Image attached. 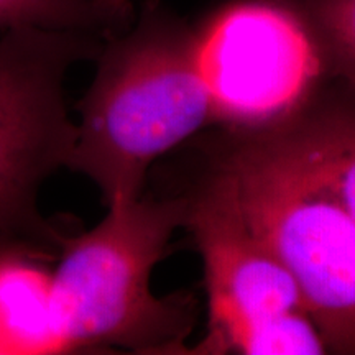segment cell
Segmentation results:
<instances>
[{
  "instance_id": "1",
  "label": "cell",
  "mask_w": 355,
  "mask_h": 355,
  "mask_svg": "<svg viewBox=\"0 0 355 355\" xmlns=\"http://www.w3.org/2000/svg\"><path fill=\"white\" fill-rule=\"evenodd\" d=\"M96 63L66 168L91 180L112 206L141 196L153 163L211 125V109L193 26L158 0L105 38Z\"/></svg>"
},
{
  "instance_id": "2",
  "label": "cell",
  "mask_w": 355,
  "mask_h": 355,
  "mask_svg": "<svg viewBox=\"0 0 355 355\" xmlns=\"http://www.w3.org/2000/svg\"><path fill=\"white\" fill-rule=\"evenodd\" d=\"M227 135L216 166L247 224L296 279L327 352L355 355V219L303 123Z\"/></svg>"
},
{
  "instance_id": "3",
  "label": "cell",
  "mask_w": 355,
  "mask_h": 355,
  "mask_svg": "<svg viewBox=\"0 0 355 355\" xmlns=\"http://www.w3.org/2000/svg\"><path fill=\"white\" fill-rule=\"evenodd\" d=\"M107 209L96 227L64 235L58 250L51 290L66 352L119 347L184 355L198 300L188 291L157 296L152 273L184 227L188 198L139 196Z\"/></svg>"
},
{
  "instance_id": "4",
  "label": "cell",
  "mask_w": 355,
  "mask_h": 355,
  "mask_svg": "<svg viewBox=\"0 0 355 355\" xmlns=\"http://www.w3.org/2000/svg\"><path fill=\"white\" fill-rule=\"evenodd\" d=\"M191 26L211 125L230 135L290 125L336 84L300 0H225Z\"/></svg>"
},
{
  "instance_id": "5",
  "label": "cell",
  "mask_w": 355,
  "mask_h": 355,
  "mask_svg": "<svg viewBox=\"0 0 355 355\" xmlns=\"http://www.w3.org/2000/svg\"><path fill=\"white\" fill-rule=\"evenodd\" d=\"M104 35L17 26L0 38V245L56 259L64 234L44 219L40 189L66 168L76 122L66 107L64 79L96 60Z\"/></svg>"
},
{
  "instance_id": "6",
  "label": "cell",
  "mask_w": 355,
  "mask_h": 355,
  "mask_svg": "<svg viewBox=\"0 0 355 355\" xmlns=\"http://www.w3.org/2000/svg\"><path fill=\"white\" fill-rule=\"evenodd\" d=\"M186 198L184 227L202 260L207 329L184 355L329 354L296 279L247 224L232 178L216 166Z\"/></svg>"
},
{
  "instance_id": "7",
  "label": "cell",
  "mask_w": 355,
  "mask_h": 355,
  "mask_svg": "<svg viewBox=\"0 0 355 355\" xmlns=\"http://www.w3.org/2000/svg\"><path fill=\"white\" fill-rule=\"evenodd\" d=\"M26 252L0 254V352H66L53 304L51 272Z\"/></svg>"
},
{
  "instance_id": "8",
  "label": "cell",
  "mask_w": 355,
  "mask_h": 355,
  "mask_svg": "<svg viewBox=\"0 0 355 355\" xmlns=\"http://www.w3.org/2000/svg\"><path fill=\"white\" fill-rule=\"evenodd\" d=\"M300 121L355 219V99L334 84Z\"/></svg>"
},
{
  "instance_id": "9",
  "label": "cell",
  "mask_w": 355,
  "mask_h": 355,
  "mask_svg": "<svg viewBox=\"0 0 355 355\" xmlns=\"http://www.w3.org/2000/svg\"><path fill=\"white\" fill-rule=\"evenodd\" d=\"M133 15V8L110 0H0V32L40 26L110 37L127 28Z\"/></svg>"
},
{
  "instance_id": "10",
  "label": "cell",
  "mask_w": 355,
  "mask_h": 355,
  "mask_svg": "<svg viewBox=\"0 0 355 355\" xmlns=\"http://www.w3.org/2000/svg\"><path fill=\"white\" fill-rule=\"evenodd\" d=\"M329 55L334 83L355 99V0H300Z\"/></svg>"
},
{
  "instance_id": "11",
  "label": "cell",
  "mask_w": 355,
  "mask_h": 355,
  "mask_svg": "<svg viewBox=\"0 0 355 355\" xmlns=\"http://www.w3.org/2000/svg\"><path fill=\"white\" fill-rule=\"evenodd\" d=\"M110 2L123 8H133V0H110Z\"/></svg>"
},
{
  "instance_id": "12",
  "label": "cell",
  "mask_w": 355,
  "mask_h": 355,
  "mask_svg": "<svg viewBox=\"0 0 355 355\" xmlns=\"http://www.w3.org/2000/svg\"><path fill=\"white\" fill-rule=\"evenodd\" d=\"M6 252H24V250H17V248H10V247H2V245H0V254H6Z\"/></svg>"
}]
</instances>
